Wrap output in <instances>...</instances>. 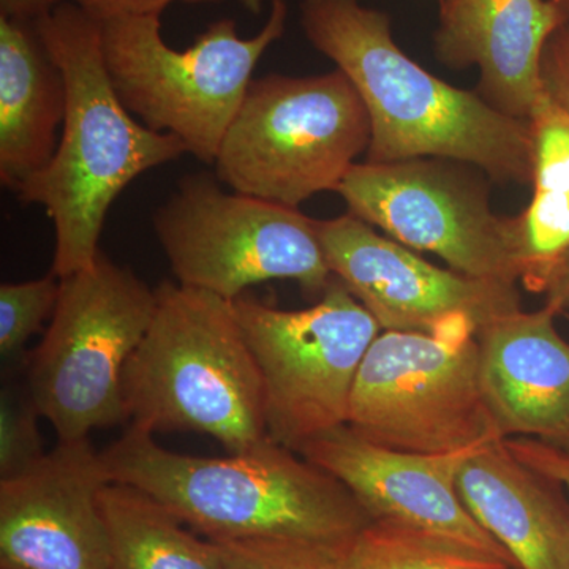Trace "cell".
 <instances>
[{"instance_id": "1", "label": "cell", "mask_w": 569, "mask_h": 569, "mask_svg": "<svg viewBox=\"0 0 569 569\" xmlns=\"http://www.w3.org/2000/svg\"><path fill=\"white\" fill-rule=\"evenodd\" d=\"M301 22L365 103L372 132L366 162L432 157L471 164L497 182H531L530 121L422 69L397 47L385 11L359 0H302Z\"/></svg>"}, {"instance_id": "2", "label": "cell", "mask_w": 569, "mask_h": 569, "mask_svg": "<svg viewBox=\"0 0 569 569\" xmlns=\"http://www.w3.org/2000/svg\"><path fill=\"white\" fill-rule=\"evenodd\" d=\"M36 26L62 71L67 110L51 162L17 193L52 220L51 272L63 279L96 261L108 211L127 186L189 151L178 137L134 121L123 107L104 66L102 21L62 2Z\"/></svg>"}, {"instance_id": "3", "label": "cell", "mask_w": 569, "mask_h": 569, "mask_svg": "<svg viewBox=\"0 0 569 569\" xmlns=\"http://www.w3.org/2000/svg\"><path fill=\"white\" fill-rule=\"evenodd\" d=\"M102 456L112 482L142 490L211 541L337 546L372 522L342 482L272 440L241 455L201 458L164 449L130 426Z\"/></svg>"}, {"instance_id": "4", "label": "cell", "mask_w": 569, "mask_h": 569, "mask_svg": "<svg viewBox=\"0 0 569 569\" xmlns=\"http://www.w3.org/2000/svg\"><path fill=\"white\" fill-rule=\"evenodd\" d=\"M122 373L130 426L216 438L228 455L268 443L264 391L233 301L163 282Z\"/></svg>"}, {"instance_id": "5", "label": "cell", "mask_w": 569, "mask_h": 569, "mask_svg": "<svg viewBox=\"0 0 569 569\" xmlns=\"http://www.w3.org/2000/svg\"><path fill=\"white\" fill-rule=\"evenodd\" d=\"M288 6L271 0L268 21L241 39L230 18L212 22L187 50L168 47L157 14L102 21L104 66L123 107L146 127L171 133L204 163L217 153L253 70L287 29Z\"/></svg>"}, {"instance_id": "6", "label": "cell", "mask_w": 569, "mask_h": 569, "mask_svg": "<svg viewBox=\"0 0 569 569\" xmlns=\"http://www.w3.org/2000/svg\"><path fill=\"white\" fill-rule=\"evenodd\" d=\"M361 97L339 69L252 80L216 159L234 192L299 208L339 189L370 144Z\"/></svg>"}, {"instance_id": "7", "label": "cell", "mask_w": 569, "mask_h": 569, "mask_svg": "<svg viewBox=\"0 0 569 569\" xmlns=\"http://www.w3.org/2000/svg\"><path fill=\"white\" fill-rule=\"evenodd\" d=\"M477 331L467 317L433 332L381 331L356 376L347 426L372 443L417 455L505 440L482 391Z\"/></svg>"}, {"instance_id": "8", "label": "cell", "mask_w": 569, "mask_h": 569, "mask_svg": "<svg viewBox=\"0 0 569 569\" xmlns=\"http://www.w3.org/2000/svg\"><path fill=\"white\" fill-rule=\"evenodd\" d=\"M156 306V290L102 250L92 266L61 279L50 326L26 358L24 380L58 441L129 421L122 373Z\"/></svg>"}, {"instance_id": "9", "label": "cell", "mask_w": 569, "mask_h": 569, "mask_svg": "<svg viewBox=\"0 0 569 569\" xmlns=\"http://www.w3.org/2000/svg\"><path fill=\"white\" fill-rule=\"evenodd\" d=\"M153 231L178 283L228 301L269 280H293L320 299L335 279L318 220L299 208L224 192L211 174L186 176L153 213Z\"/></svg>"}, {"instance_id": "10", "label": "cell", "mask_w": 569, "mask_h": 569, "mask_svg": "<svg viewBox=\"0 0 569 569\" xmlns=\"http://www.w3.org/2000/svg\"><path fill=\"white\" fill-rule=\"evenodd\" d=\"M233 306L263 380L269 438L299 452L347 426L356 376L381 328L346 284L335 277L309 309H277L247 293Z\"/></svg>"}, {"instance_id": "11", "label": "cell", "mask_w": 569, "mask_h": 569, "mask_svg": "<svg viewBox=\"0 0 569 569\" xmlns=\"http://www.w3.org/2000/svg\"><path fill=\"white\" fill-rule=\"evenodd\" d=\"M463 164L356 163L337 193L350 213L408 249L437 254L460 274L518 284L512 219L492 211L485 179Z\"/></svg>"}, {"instance_id": "12", "label": "cell", "mask_w": 569, "mask_h": 569, "mask_svg": "<svg viewBox=\"0 0 569 569\" xmlns=\"http://www.w3.org/2000/svg\"><path fill=\"white\" fill-rule=\"evenodd\" d=\"M318 233L332 276L381 331L433 332L455 317L479 329L520 309L518 284L438 268L353 213L318 222Z\"/></svg>"}, {"instance_id": "13", "label": "cell", "mask_w": 569, "mask_h": 569, "mask_svg": "<svg viewBox=\"0 0 569 569\" xmlns=\"http://www.w3.org/2000/svg\"><path fill=\"white\" fill-rule=\"evenodd\" d=\"M110 482L89 438L58 441L32 470L0 479V569H110Z\"/></svg>"}, {"instance_id": "14", "label": "cell", "mask_w": 569, "mask_h": 569, "mask_svg": "<svg viewBox=\"0 0 569 569\" xmlns=\"http://www.w3.org/2000/svg\"><path fill=\"white\" fill-rule=\"evenodd\" d=\"M473 449L417 455L372 443L342 426L309 441L298 455L342 482L370 519L429 531L515 565L459 496V467Z\"/></svg>"}, {"instance_id": "15", "label": "cell", "mask_w": 569, "mask_h": 569, "mask_svg": "<svg viewBox=\"0 0 569 569\" xmlns=\"http://www.w3.org/2000/svg\"><path fill=\"white\" fill-rule=\"evenodd\" d=\"M567 26L557 0H441L433 51L451 69L478 67V93L530 121L545 96L542 52Z\"/></svg>"}, {"instance_id": "16", "label": "cell", "mask_w": 569, "mask_h": 569, "mask_svg": "<svg viewBox=\"0 0 569 569\" xmlns=\"http://www.w3.org/2000/svg\"><path fill=\"white\" fill-rule=\"evenodd\" d=\"M557 316L546 305L482 325L479 372L501 437L535 438L569 451V342Z\"/></svg>"}, {"instance_id": "17", "label": "cell", "mask_w": 569, "mask_h": 569, "mask_svg": "<svg viewBox=\"0 0 569 569\" xmlns=\"http://www.w3.org/2000/svg\"><path fill=\"white\" fill-rule=\"evenodd\" d=\"M456 482L470 515L516 568L569 569V507L561 486L520 462L505 440L475 448Z\"/></svg>"}, {"instance_id": "18", "label": "cell", "mask_w": 569, "mask_h": 569, "mask_svg": "<svg viewBox=\"0 0 569 569\" xmlns=\"http://www.w3.org/2000/svg\"><path fill=\"white\" fill-rule=\"evenodd\" d=\"M67 110L62 71L36 22L0 17V182L18 189L51 162Z\"/></svg>"}, {"instance_id": "19", "label": "cell", "mask_w": 569, "mask_h": 569, "mask_svg": "<svg viewBox=\"0 0 569 569\" xmlns=\"http://www.w3.org/2000/svg\"><path fill=\"white\" fill-rule=\"evenodd\" d=\"M530 204L512 219L518 280L530 293H557L569 279V116L545 96L530 118Z\"/></svg>"}, {"instance_id": "20", "label": "cell", "mask_w": 569, "mask_h": 569, "mask_svg": "<svg viewBox=\"0 0 569 569\" xmlns=\"http://www.w3.org/2000/svg\"><path fill=\"white\" fill-rule=\"evenodd\" d=\"M110 569H222L216 542L142 490L110 482L100 493Z\"/></svg>"}, {"instance_id": "21", "label": "cell", "mask_w": 569, "mask_h": 569, "mask_svg": "<svg viewBox=\"0 0 569 569\" xmlns=\"http://www.w3.org/2000/svg\"><path fill=\"white\" fill-rule=\"evenodd\" d=\"M332 569H518L508 560L399 523L372 520L335 549Z\"/></svg>"}, {"instance_id": "22", "label": "cell", "mask_w": 569, "mask_h": 569, "mask_svg": "<svg viewBox=\"0 0 569 569\" xmlns=\"http://www.w3.org/2000/svg\"><path fill=\"white\" fill-rule=\"evenodd\" d=\"M61 293V279L50 272L40 279L0 287V356L20 361L26 343L52 317Z\"/></svg>"}, {"instance_id": "23", "label": "cell", "mask_w": 569, "mask_h": 569, "mask_svg": "<svg viewBox=\"0 0 569 569\" xmlns=\"http://www.w3.org/2000/svg\"><path fill=\"white\" fill-rule=\"evenodd\" d=\"M41 418L26 381L3 385L0 395V479L20 477L44 459Z\"/></svg>"}, {"instance_id": "24", "label": "cell", "mask_w": 569, "mask_h": 569, "mask_svg": "<svg viewBox=\"0 0 569 569\" xmlns=\"http://www.w3.org/2000/svg\"><path fill=\"white\" fill-rule=\"evenodd\" d=\"M213 542L219 548L222 569H332L336 549L301 539Z\"/></svg>"}, {"instance_id": "25", "label": "cell", "mask_w": 569, "mask_h": 569, "mask_svg": "<svg viewBox=\"0 0 569 569\" xmlns=\"http://www.w3.org/2000/svg\"><path fill=\"white\" fill-rule=\"evenodd\" d=\"M509 451L542 477L569 492V451L535 438H505Z\"/></svg>"}, {"instance_id": "26", "label": "cell", "mask_w": 569, "mask_h": 569, "mask_svg": "<svg viewBox=\"0 0 569 569\" xmlns=\"http://www.w3.org/2000/svg\"><path fill=\"white\" fill-rule=\"evenodd\" d=\"M545 91L569 116V26L553 33L542 52Z\"/></svg>"}, {"instance_id": "27", "label": "cell", "mask_w": 569, "mask_h": 569, "mask_svg": "<svg viewBox=\"0 0 569 569\" xmlns=\"http://www.w3.org/2000/svg\"><path fill=\"white\" fill-rule=\"evenodd\" d=\"M74 3L86 13L99 21L112 20L121 17H148V14L163 13L171 3H219L224 0H62Z\"/></svg>"}, {"instance_id": "28", "label": "cell", "mask_w": 569, "mask_h": 569, "mask_svg": "<svg viewBox=\"0 0 569 569\" xmlns=\"http://www.w3.org/2000/svg\"><path fill=\"white\" fill-rule=\"evenodd\" d=\"M62 0H0V17L20 21H39Z\"/></svg>"}, {"instance_id": "29", "label": "cell", "mask_w": 569, "mask_h": 569, "mask_svg": "<svg viewBox=\"0 0 569 569\" xmlns=\"http://www.w3.org/2000/svg\"><path fill=\"white\" fill-rule=\"evenodd\" d=\"M546 305L553 307L557 312H563V310H569V279L563 283V287L557 291L556 295L550 296L549 299H546Z\"/></svg>"}, {"instance_id": "30", "label": "cell", "mask_w": 569, "mask_h": 569, "mask_svg": "<svg viewBox=\"0 0 569 569\" xmlns=\"http://www.w3.org/2000/svg\"><path fill=\"white\" fill-rule=\"evenodd\" d=\"M242 3V7L250 13L257 14L260 13L261 9H263V0H239Z\"/></svg>"}, {"instance_id": "31", "label": "cell", "mask_w": 569, "mask_h": 569, "mask_svg": "<svg viewBox=\"0 0 569 569\" xmlns=\"http://www.w3.org/2000/svg\"><path fill=\"white\" fill-rule=\"evenodd\" d=\"M557 2H559L561 11H563L567 26H569V0H557Z\"/></svg>"}]
</instances>
